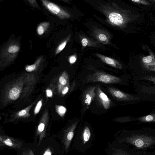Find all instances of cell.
I'll list each match as a JSON object with an SVG mask.
<instances>
[{
	"instance_id": "32",
	"label": "cell",
	"mask_w": 155,
	"mask_h": 155,
	"mask_svg": "<svg viewBox=\"0 0 155 155\" xmlns=\"http://www.w3.org/2000/svg\"><path fill=\"white\" fill-rule=\"evenodd\" d=\"M26 113V111L25 110H23L20 111L18 113V115L20 116H24Z\"/></svg>"
},
{
	"instance_id": "20",
	"label": "cell",
	"mask_w": 155,
	"mask_h": 155,
	"mask_svg": "<svg viewBox=\"0 0 155 155\" xmlns=\"http://www.w3.org/2000/svg\"><path fill=\"white\" fill-rule=\"evenodd\" d=\"M19 50V47L16 45L10 46L8 50V51L11 53H15L17 52Z\"/></svg>"
},
{
	"instance_id": "6",
	"label": "cell",
	"mask_w": 155,
	"mask_h": 155,
	"mask_svg": "<svg viewBox=\"0 0 155 155\" xmlns=\"http://www.w3.org/2000/svg\"><path fill=\"white\" fill-rule=\"evenodd\" d=\"M77 123L73 124L64 132L63 137V142L66 151L68 150L73 137L75 129Z\"/></svg>"
},
{
	"instance_id": "21",
	"label": "cell",
	"mask_w": 155,
	"mask_h": 155,
	"mask_svg": "<svg viewBox=\"0 0 155 155\" xmlns=\"http://www.w3.org/2000/svg\"><path fill=\"white\" fill-rule=\"evenodd\" d=\"M112 155H130L121 149H116Z\"/></svg>"
},
{
	"instance_id": "12",
	"label": "cell",
	"mask_w": 155,
	"mask_h": 155,
	"mask_svg": "<svg viewBox=\"0 0 155 155\" xmlns=\"http://www.w3.org/2000/svg\"><path fill=\"white\" fill-rule=\"evenodd\" d=\"M138 120L142 122H155V114H151L138 118Z\"/></svg>"
},
{
	"instance_id": "7",
	"label": "cell",
	"mask_w": 155,
	"mask_h": 155,
	"mask_svg": "<svg viewBox=\"0 0 155 155\" xmlns=\"http://www.w3.org/2000/svg\"><path fill=\"white\" fill-rule=\"evenodd\" d=\"M96 95L98 98L103 107L105 110L108 109L110 107L111 101L105 93L99 87L96 88Z\"/></svg>"
},
{
	"instance_id": "1",
	"label": "cell",
	"mask_w": 155,
	"mask_h": 155,
	"mask_svg": "<svg viewBox=\"0 0 155 155\" xmlns=\"http://www.w3.org/2000/svg\"><path fill=\"white\" fill-rule=\"evenodd\" d=\"M123 140L139 149L146 148L155 143V138L146 135H134Z\"/></svg>"
},
{
	"instance_id": "4",
	"label": "cell",
	"mask_w": 155,
	"mask_h": 155,
	"mask_svg": "<svg viewBox=\"0 0 155 155\" xmlns=\"http://www.w3.org/2000/svg\"><path fill=\"white\" fill-rule=\"evenodd\" d=\"M110 94L115 98L124 101H130L138 100L140 98L131 94L124 92L119 90L112 87L108 89Z\"/></svg>"
},
{
	"instance_id": "5",
	"label": "cell",
	"mask_w": 155,
	"mask_h": 155,
	"mask_svg": "<svg viewBox=\"0 0 155 155\" xmlns=\"http://www.w3.org/2000/svg\"><path fill=\"white\" fill-rule=\"evenodd\" d=\"M43 4L51 13L58 15L62 18L69 17L70 15L65 11L61 9L58 5L47 1H42Z\"/></svg>"
},
{
	"instance_id": "30",
	"label": "cell",
	"mask_w": 155,
	"mask_h": 155,
	"mask_svg": "<svg viewBox=\"0 0 155 155\" xmlns=\"http://www.w3.org/2000/svg\"><path fill=\"white\" fill-rule=\"evenodd\" d=\"M52 151L50 148L48 147L44 152L43 155H52Z\"/></svg>"
},
{
	"instance_id": "10",
	"label": "cell",
	"mask_w": 155,
	"mask_h": 155,
	"mask_svg": "<svg viewBox=\"0 0 155 155\" xmlns=\"http://www.w3.org/2000/svg\"><path fill=\"white\" fill-rule=\"evenodd\" d=\"M96 89L95 87H92L89 88L85 94L84 102L87 106L90 105L92 101L96 96V93L94 91Z\"/></svg>"
},
{
	"instance_id": "25",
	"label": "cell",
	"mask_w": 155,
	"mask_h": 155,
	"mask_svg": "<svg viewBox=\"0 0 155 155\" xmlns=\"http://www.w3.org/2000/svg\"><path fill=\"white\" fill-rule=\"evenodd\" d=\"M67 79L64 76H61L59 78V82L62 85H65L67 83L68 81Z\"/></svg>"
},
{
	"instance_id": "28",
	"label": "cell",
	"mask_w": 155,
	"mask_h": 155,
	"mask_svg": "<svg viewBox=\"0 0 155 155\" xmlns=\"http://www.w3.org/2000/svg\"><path fill=\"white\" fill-rule=\"evenodd\" d=\"M81 43L83 47H86L89 43L88 40L85 38H83L81 41Z\"/></svg>"
},
{
	"instance_id": "24",
	"label": "cell",
	"mask_w": 155,
	"mask_h": 155,
	"mask_svg": "<svg viewBox=\"0 0 155 155\" xmlns=\"http://www.w3.org/2000/svg\"><path fill=\"white\" fill-rule=\"evenodd\" d=\"M42 104V103L41 101H39L38 102L35 110V114H37L39 111Z\"/></svg>"
},
{
	"instance_id": "16",
	"label": "cell",
	"mask_w": 155,
	"mask_h": 155,
	"mask_svg": "<svg viewBox=\"0 0 155 155\" xmlns=\"http://www.w3.org/2000/svg\"><path fill=\"white\" fill-rule=\"evenodd\" d=\"M67 40H65L59 45L56 51L55 54H58L64 48L67 44Z\"/></svg>"
},
{
	"instance_id": "34",
	"label": "cell",
	"mask_w": 155,
	"mask_h": 155,
	"mask_svg": "<svg viewBox=\"0 0 155 155\" xmlns=\"http://www.w3.org/2000/svg\"><path fill=\"white\" fill-rule=\"evenodd\" d=\"M149 1L152 3H155V0H150Z\"/></svg>"
},
{
	"instance_id": "3",
	"label": "cell",
	"mask_w": 155,
	"mask_h": 155,
	"mask_svg": "<svg viewBox=\"0 0 155 155\" xmlns=\"http://www.w3.org/2000/svg\"><path fill=\"white\" fill-rule=\"evenodd\" d=\"M22 142L18 139L5 135H0V147H8L19 149L22 146Z\"/></svg>"
},
{
	"instance_id": "26",
	"label": "cell",
	"mask_w": 155,
	"mask_h": 155,
	"mask_svg": "<svg viewBox=\"0 0 155 155\" xmlns=\"http://www.w3.org/2000/svg\"><path fill=\"white\" fill-rule=\"evenodd\" d=\"M37 31L38 35H41L44 32L45 30L42 26L40 25L37 28Z\"/></svg>"
},
{
	"instance_id": "13",
	"label": "cell",
	"mask_w": 155,
	"mask_h": 155,
	"mask_svg": "<svg viewBox=\"0 0 155 155\" xmlns=\"http://www.w3.org/2000/svg\"><path fill=\"white\" fill-rule=\"evenodd\" d=\"M143 64H150L155 63V57L154 54L150 52V54L143 57L142 59Z\"/></svg>"
},
{
	"instance_id": "23",
	"label": "cell",
	"mask_w": 155,
	"mask_h": 155,
	"mask_svg": "<svg viewBox=\"0 0 155 155\" xmlns=\"http://www.w3.org/2000/svg\"><path fill=\"white\" fill-rule=\"evenodd\" d=\"M36 68V65L33 64L26 66L25 67V70L28 72H31L35 70Z\"/></svg>"
},
{
	"instance_id": "11",
	"label": "cell",
	"mask_w": 155,
	"mask_h": 155,
	"mask_svg": "<svg viewBox=\"0 0 155 155\" xmlns=\"http://www.w3.org/2000/svg\"><path fill=\"white\" fill-rule=\"evenodd\" d=\"M91 137V133L88 126H86L82 134V140L84 144H85L89 140Z\"/></svg>"
},
{
	"instance_id": "29",
	"label": "cell",
	"mask_w": 155,
	"mask_h": 155,
	"mask_svg": "<svg viewBox=\"0 0 155 155\" xmlns=\"http://www.w3.org/2000/svg\"><path fill=\"white\" fill-rule=\"evenodd\" d=\"M77 60V58L75 55L71 56L69 58V61L71 64H73Z\"/></svg>"
},
{
	"instance_id": "2",
	"label": "cell",
	"mask_w": 155,
	"mask_h": 155,
	"mask_svg": "<svg viewBox=\"0 0 155 155\" xmlns=\"http://www.w3.org/2000/svg\"><path fill=\"white\" fill-rule=\"evenodd\" d=\"M121 81L120 78L116 76L102 72H99L94 75L92 81L112 84L120 83Z\"/></svg>"
},
{
	"instance_id": "19",
	"label": "cell",
	"mask_w": 155,
	"mask_h": 155,
	"mask_svg": "<svg viewBox=\"0 0 155 155\" xmlns=\"http://www.w3.org/2000/svg\"><path fill=\"white\" fill-rule=\"evenodd\" d=\"M131 1L137 4L145 5H150V3L147 1L145 0H131Z\"/></svg>"
},
{
	"instance_id": "8",
	"label": "cell",
	"mask_w": 155,
	"mask_h": 155,
	"mask_svg": "<svg viewBox=\"0 0 155 155\" xmlns=\"http://www.w3.org/2000/svg\"><path fill=\"white\" fill-rule=\"evenodd\" d=\"M108 18L111 23L117 26L121 25L124 21L123 16L119 13L116 12H112L109 13Z\"/></svg>"
},
{
	"instance_id": "27",
	"label": "cell",
	"mask_w": 155,
	"mask_h": 155,
	"mask_svg": "<svg viewBox=\"0 0 155 155\" xmlns=\"http://www.w3.org/2000/svg\"><path fill=\"white\" fill-rule=\"evenodd\" d=\"M22 155H34V153L31 149L24 150L23 151Z\"/></svg>"
},
{
	"instance_id": "33",
	"label": "cell",
	"mask_w": 155,
	"mask_h": 155,
	"mask_svg": "<svg viewBox=\"0 0 155 155\" xmlns=\"http://www.w3.org/2000/svg\"><path fill=\"white\" fill-rule=\"evenodd\" d=\"M46 94L48 97H51L52 95V93L51 91L49 90H47L46 91Z\"/></svg>"
},
{
	"instance_id": "17",
	"label": "cell",
	"mask_w": 155,
	"mask_h": 155,
	"mask_svg": "<svg viewBox=\"0 0 155 155\" xmlns=\"http://www.w3.org/2000/svg\"><path fill=\"white\" fill-rule=\"evenodd\" d=\"M140 79L151 81L155 84V76H154L151 75L143 76Z\"/></svg>"
},
{
	"instance_id": "9",
	"label": "cell",
	"mask_w": 155,
	"mask_h": 155,
	"mask_svg": "<svg viewBox=\"0 0 155 155\" xmlns=\"http://www.w3.org/2000/svg\"><path fill=\"white\" fill-rule=\"evenodd\" d=\"M96 55L106 64L117 68H122V65L116 60L98 53Z\"/></svg>"
},
{
	"instance_id": "14",
	"label": "cell",
	"mask_w": 155,
	"mask_h": 155,
	"mask_svg": "<svg viewBox=\"0 0 155 155\" xmlns=\"http://www.w3.org/2000/svg\"><path fill=\"white\" fill-rule=\"evenodd\" d=\"M20 90L16 87H14L10 90L9 93V96L10 98L15 100L17 99L20 95Z\"/></svg>"
},
{
	"instance_id": "22",
	"label": "cell",
	"mask_w": 155,
	"mask_h": 155,
	"mask_svg": "<svg viewBox=\"0 0 155 155\" xmlns=\"http://www.w3.org/2000/svg\"><path fill=\"white\" fill-rule=\"evenodd\" d=\"M144 67L147 69L153 71H155V63L150 64L143 65Z\"/></svg>"
},
{
	"instance_id": "15",
	"label": "cell",
	"mask_w": 155,
	"mask_h": 155,
	"mask_svg": "<svg viewBox=\"0 0 155 155\" xmlns=\"http://www.w3.org/2000/svg\"><path fill=\"white\" fill-rule=\"evenodd\" d=\"M96 37L99 41L103 44H106L109 42L108 37L103 33L101 32L97 34Z\"/></svg>"
},
{
	"instance_id": "18",
	"label": "cell",
	"mask_w": 155,
	"mask_h": 155,
	"mask_svg": "<svg viewBox=\"0 0 155 155\" xmlns=\"http://www.w3.org/2000/svg\"><path fill=\"white\" fill-rule=\"evenodd\" d=\"M66 111V108L63 106H60L58 108V112L60 115L62 116L64 115Z\"/></svg>"
},
{
	"instance_id": "31",
	"label": "cell",
	"mask_w": 155,
	"mask_h": 155,
	"mask_svg": "<svg viewBox=\"0 0 155 155\" xmlns=\"http://www.w3.org/2000/svg\"><path fill=\"white\" fill-rule=\"evenodd\" d=\"M69 87L68 86H66L62 91V93L63 94H66L68 91Z\"/></svg>"
}]
</instances>
